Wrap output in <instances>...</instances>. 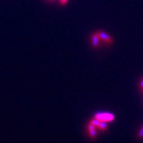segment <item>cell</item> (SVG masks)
Returning a JSON list of instances; mask_svg holds the SVG:
<instances>
[{
	"mask_svg": "<svg viewBox=\"0 0 143 143\" xmlns=\"http://www.w3.org/2000/svg\"><path fill=\"white\" fill-rule=\"evenodd\" d=\"M95 118L100 121L110 122L114 120V115L109 113H99L95 115Z\"/></svg>",
	"mask_w": 143,
	"mask_h": 143,
	"instance_id": "obj_1",
	"label": "cell"
},
{
	"mask_svg": "<svg viewBox=\"0 0 143 143\" xmlns=\"http://www.w3.org/2000/svg\"><path fill=\"white\" fill-rule=\"evenodd\" d=\"M96 33L98 35L99 39L103 41H105V43H109V44H111V43H113V38H112V37H110L108 34L105 33L104 31L99 30V31H98Z\"/></svg>",
	"mask_w": 143,
	"mask_h": 143,
	"instance_id": "obj_2",
	"label": "cell"
},
{
	"mask_svg": "<svg viewBox=\"0 0 143 143\" xmlns=\"http://www.w3.org/2000/svg\"><path fill=\"white\" fill-rule=\"evenodd\" d=\"M96 126H95L94 125H92L91 123L88 124V132L90 133V135L91 136L92 138H94L97 135V132H96Z\"/></svg>",
	"mask_w": 143,
	"mask_h": 143,
	"instance_id": "obj_3",
	"label": "cell"
},
{
	"mask_svg": "<svg viewBox=\"0 0 143 143\" xmlns=\"http://www.w3.org/2000/svg\"><path fill=\"white\" fill-rule=\"evenodd\" d=\"M99 38L98 37V35L97 33H94L91 36V42H92V44L95 48H98L99 46Z\"/></svg>",
	"mask_w": 143,
	"mask_h": 143,
	"instance_id": "obj_4",
	"label": "cell"
},
{
	"mask_svg": "<svg viewBox=\"0 0 143 143\" xmlns=\"http://www.w3.org/2000/svg\"><path fill=\"white\" fill-rule=\"evenodd\" d=\"M98 128H99V129L101 130V131H105L107 128V122L104 121H100L99 123V125L98 126Z\"/></svg>",
	"mask_w": 143,
	"mask_h": 143,
	"instance_id": "obj_5",
	"label": "cell"
},
{
	"mask_svg": "<svg viewBox=\"0 0 143 143\" xmlns=\"http://www.w3.org/2000/svg\"><path fill=\"white\" fill-rule=\"evenodd\" d=\"M90 123H91L92 125H94L95 126H96V127H98V126H99V123H100V121H99L98 119H96V118H94V119H91V120L90 121Z\"/></svg>",
	"mask_w": 143,
	"mask_h": 143,
	"instance_id": "obj_6",
	"label": "cell"
},
{
	"mask_svg": "<svg viewBox=\"0 0 143 143\" xmlns=\"http://www.w3.org/2000/svg\"><path fill=\"white\" fill-rule=\"evenodd\" d=\"M138 135H139V137H140V138H142L143 137V125L142 126V127H141V129H140V131H139Z\"/></svg>",
	"mask_w": 143,
	"mask_h": 143,
	"instance_id": "obj_7",
	"label": "cell"
},
{
	"mask_svg": "<svg viewBox=\"0 0 143 143\" xmlns=\"http://www.w3.org/2000/svg\"><path fill=\"white\" fill-rule=\"evenodd\" d=\"M68 0H60V3L62 5H65Z\"/></svg>",
	"mask_w": 143,
	"mask_h": 143,
	"instance_id": "obj_8",
	"label": "cell"
},
{
	"mask_svg": "<svg viewBox=\"0 0 143 143\" xmlns=\"http://www.w3.org/2000/svg\"><path fill=\"white\" fill-rule=\"evenodd\" d=\"M140 87H141L142 88H143V78L142 79L141 82H140Z\"/></svg>",
	"mask_w": 143,
	"mask_h": 143,
	"instance_id": "obj_9",
	"label": "cell"
}]
</instances>
